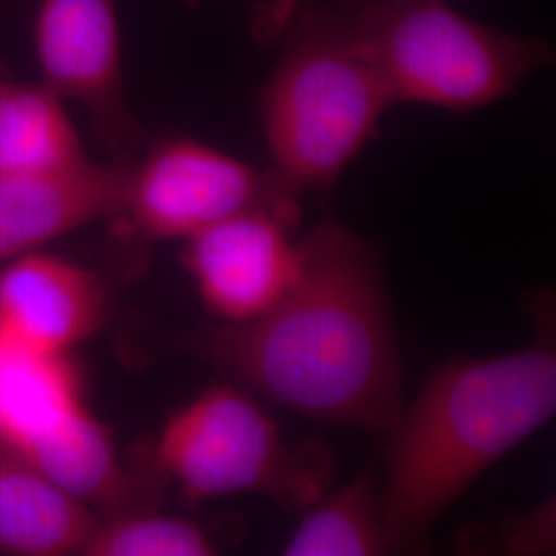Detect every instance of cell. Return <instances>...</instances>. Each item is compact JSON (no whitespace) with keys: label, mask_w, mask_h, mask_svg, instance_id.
<instances>
[{"label":"cell","mask_w":556,"mask_h":556,"mask_svg":"<svg viewBox=\"0 0 556 556\" xmlns=\"http://www.w3.org/2000/svg\"><path fill=\"white\" fill-rule=\"evenodd\" d=\"M100 516L0 443V553L83 555Z\"/></svg>","instance_id":"8fae6325"},{"label":"cell","mask_w":556,"mask_h":556,"mask_svg":"<svg viewBox=\"0 0 556 556\" xmlns=\"http://www.w3.org/2000/svg\"><path fill=\"white\" fill-rule=\"evenodd\" d=\"M110 318V295L96 273L41 250L0 270V338L71 353Z\"/></svg>","instance_id":"9c48e42d"},{"label":"cell","mask_w":556,"mask_h":556,"mask_svg":"<svg viewBox=\"0 0 556 556\" xmlns=\"http://www.w3.org/2000/svg\"><path fill=\"white\" fill-rule=\"evenodd\" d=\"M126 163L89 160L46 174H0V262L43 250L118 211Z\"/></svg>","instance_id":"30bf717a"},{"label":"cell","mask_w":556,"mask_h":556,"mask_svg":"<svg viewBox=\"0 0 556 556\" xmlns=\"http://www.w3.org/2000/svg\"><path fill=\"white\" fill-rule=\"evenodd\" d=\"M299 243L298 278L268 312L188 334L184 346L301 417L388 435L402 367L378 252L337 220Z\"/></svg>","instance_id":"6da1fadb"},{"label":"cell","mask_w":556,"mask_h":556,"mask_svg":"<svg viewBox=\"0 0 556 556\" xmlns=\"http://www.w3.org/2000/svg\"><path fill=\"white\" fill-rule=\"evenodd\" d=\"M31 52L40 80L87 112L118 163L139 155L144 135L126 85L116 0H29Z\"/></svg>","instance_id":"52a82bcc"},{"label":"cell","mask_w":556,"mask_h":556,"mask_svg":"<svg viewBox=\"0 0 556 556\" xmlns=\"http://www.w3.org/2000/svg\"><path fill=\"white\" fill-rule=\"evenodd\" d=\"M219 546L200 523L157 507L100 517L85 556H208Z\"/></svg>","instance_id":"9a60e30c"},{"label":"cell","mask_w":556,"mask_h":556,"mask_svg":"<svg viewBox=\"0 0 556 556\" xmlns=\"http://www.w3.org/2000/svg\"><path fill=\"white\" fill-rule=\"evenodd\" d=\"M149 454L190 503L256 493L305 509L326 493L332 470L318 447L287 445L277 422L233 386H213L174 410Z\"/></svg>","instance_id":"5b68a950"},{"label":"cell","mask_w":556,"mask_h":556,"mask_svg":"<svg viewBox=\"0 0 556 556\" xmlns=\"http://www.w3.org/2000/svg\"><path fill=\"white\" fill-rule=\"evenodd\" d=\"M394 100L337 9L305 11L262 89L273 169L295 190H328Z\"/></svg>","instance_id":"3957f363"},{"label":"cell","mask_w":556,"mask_h":556,"mask_svg":"<svg viewBox=\"0 0 556 556\" xmlns=\"http://www.w3.org/2000/svg\"><path fill=\"white\" fill-rule=\"evenodd\" d=\"M89 160L66 101L41 80L0 68V174L62 172Z\"/></svg>","instance_id":"4fadbf2b"},{"label":"cell","mask_w":556,"mask_h":556,"mask_svg":"<svg viewBox=\"0 0 556 556\" xmlns=\"http://www.w3.org/2000/svg\"><path fill=\"white\" fill-rule=\"evenodd\" d=\"M298 225L275 211H248L184 241L181 264L220 324L258 318L293 287L301 268Z\"/></svg>","instance_id":"ba28073f"},{"label":"cell","mask_w":556,"mask_h":556,"mask_svg":"<svg viewBox=\"0 0 556 556\" xmlns=\"http://www.w3.org/2000/svg\"><path fill=\"white\" fill-rule=\"evenodd\" d=\"M85 404L71 353L0 338V443L21 452Z\"/></svg>","instance_id":"7c38bea8"},{"label":"cell","mask_w":556,"mask_h":556,"mask_svg":"<svg viewBox=\"0 0 556 556\" xmlns=\"http://www.w3.org/2000/svg\"><path fill=\"white\" fill-rule=\"evenodd\" d=\"M334 9L394 103L480 110L553 62L546 41L468 20L445 0H338Z\"/></svg>","instance_id":"277c9868"},{"label":"cell","mask_w":556,"mask_h":556,"mask_svg":"<svg viewBox=\"0 0 556 556\" xmlns=\"http://www.w3.org/2000/svg\"><path fill=\"white\" fill-rule=\"evenodd\" d=\"M301 192L277 172L262 169L188 137L161 139L126 163L124 192L112 231L137 243L186 241L248 211L301 219Z\"/></svg>","instance_id":"8992f818"},{"label":"cell","mask_w":556,"mask_h":556,"mask_svg":"<svg viewBox=\"0 0 556 556\" xmlns=\"http://www.w3.org/2000/svg\"><path fill=\"white\" fill-rule=\"evenodd\" d=\"M390 544L379 516L378 482L367 472L332 495L305 507L287 540V556L388 555Z\"/></svg>","instance_id":"5bb4252c"},{"label":"cell","mask_w":556,"mask_h":556,"mask_svg":"<svg viewBox=\"0 0 556 556\" xmlns=\"http://www.w3.org/2000/svg\"><path fill=\"white\" fill-rule=\"evenodd\" d=\"M556 413L553 337L498 357L441 365L386 435L379 516L390 551H417L493 464Z\"/></svg>","instance_id":"7a4b0ae2"}]
</instances>
